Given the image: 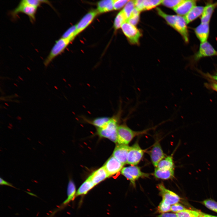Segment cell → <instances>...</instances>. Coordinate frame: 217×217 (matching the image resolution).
<instances>
[{"label": "cell", "mask_w": 217, "mask_h": 217, "mask_svg": "<svg viewBox=\"0 0 217 217\" xmlns=\"http://www.w3.org/2000/svg\"><path fill=\"white\" fill-rule=\"evenodd\" d=\"M122 113V110L120 108L105 126L98 128V133L100 137L107 138L115 143L117 142L118 122Z\"/></svg>", "instance_id": "cell-1"}, {"label": "cell", "mask_w": 217, "mask_h": 217, "mask_svg": "<svg viewBox=\"0 0 217 217\" xmlns=\"http://www.w3.org/2000/svg\"><path fill=\"white\" fill-rule=\"evenodd\" d=\"M143 132L134 131L125 124L119 125L117 131V142L119 144L127 145L135 136Z\"/></svg>", "instance_id": "cell-2"}, {"label": "cell", "mask_w": 217, "mask_h": 217, "mask_svg": "<svg viewBox=\"0 0 217 217\" xmlns=\"http://www.w3.org/2000/svg\"><path fill=\"white\" fill-rule=\"evenodd\" d=\"M72 40L70 39L61 38L55 41L44 64L47 66L56 56L61 53Z\"/></svg>", "instance_id": "cell-3"}, {"label": "cell", "mask_w": 217, "mask_h": 217, "mask_svg": "<svg viewBox=\"0 0 217 217\" xmlns=\"http://www.w3.org/2000/svg\"><path fill=\"white\" fill-rule=\"evenodd\" d=\"M121 173L129 180L133 186H135V181L140 178H147L149 175L141 171L140 168L135 165L125 167L122 169Z\"/></svg>", "instance_id": "cell-4"}, {"label": "cell", "mask_w": 217, "mask_h": 217, "mask_svg": "<svg viewBox=\"0 0 217 217\" xmlns=\"http://www.w3.org/2000/svg\"><path fill=\"white\" fill-rule=\"evenodd\" d=\"M121 28L123 33L131 43L133 44H139L141 33L135 26L125 22Z\"/></svg>", "instance_id": "cell-5"}, {"label": "cell", "mask_w": 217, "mask_h": 217, "mask_svg": "<svg viewBox=\"0 0 217 217\" xmlns=\"http://www.w3.org/2000/svg\"><path fill=\"white\" fill-rule=\"evenodd\" d=\"M217 56L216 51L208 42L200 43L198 50L193 56V60L197 61L201 58L212 56Z\"/></svg>", "instance_id": "cell-6"}, {"label": "cell", "mask_w": 217, "mask_h": 217, "mask_svg": "<svg viewBox=\"0 0 217 217\" xmlns=\"http://www.w3.org/2000/svg\"><path fill=\"white\" fill-rule=\"evenodd\" d=\"M144 152L137 142L130 147L128 154L127 163L132 165H137L140 161Z\"/></svg>", "instance_id": "cell-7"}, {"label": "cell", "mask_w": 217, "mask_h": 217, "mask_svg": "<svg viewBox=\"0 0 217 217\" xmlns=\"http://www.w3.org/2000/svg\"><path fill=\"white\" fill-rule=\"evenodd\" d=\"M37 8L19 3L17 6L11 12V15L14 19L16 17L18 14L22 13L28 15L32 22H33L35 20V14Z\"/></svg>", "instance_id": "cell-8"}, {"label": "cell", "mask_w": 217, "mask_h": 217, "mask_svg": "<svg viewBox=\"0 0 217 217\" xmlns=\"http://www.w3.org/2000/svg\"><path fill=\"white\" fill-rule=\"evenodd\" d=\"M157 188L162 200L171 205L178 203L180 200L179 197L174 192L166 189L162 183L159 184Z\"/></svg>", "instance_id": "cell-9"}, {"label": "cell", "mask_w": 217, "mask_h": 217, "mask_svg": "<svg viewBox=\"0 0 217 217\" xmlns=\"http://www.w3.org/2000/svg\"><path fill=\"white\" fill-rule=\"evenodd\" d=\"M99 14L97 10H92L86 14L76 25L75 36L85 29Z\"/></svg>", "instance_id": "cell-10"}, {"label": "cell", "mask_w": 217, "mask_h": 217, "mask_svg": "<svg viewBox=\"0 0 217 217\" xmlns=\"http://www.w3.org/2000/svg\"><path fill=\"white\" fill-rule=\"evenodd\" d=\"M187 24L184 17L177 15L174 28L181 34L185 42L187 43L189 41V35Z\"/></svg>", "instance_id": "cell-11"}, {"label": "cell", "mask_w": 217, "mask_h": 217, "mask_svg": "<svg viewBox=\"0 0 217 217\" xmlns=\"http://www.w3.org/2000/svg\"><path fill=\"white\" fill-rule=\"evenodd\" d=\"M150 155L152 164L155 168L157 167L159 162L166 157L158 141L156 142L153 146Z\"/></svg>", "instance_id": "cell-12"}, {"label": "cell", "mask_w": 217, "mask_h": 217, "mask_svg": "<svg viewBox=\"0 0 217 217\" xmlns=\"http://www.w3.org/2000/svg\"><path fill=\"white\" fill-rule=\"evenodd\" d=\"M130 147L127 145L118 144L114 151L113 156L123 165L127 163V156Z\"/></svg>", "instance_id": "cell-13"}, {"label": "cell", "mask_w": 217, "mask_h": 217, "mask_svg": "<svg viewBox=\"0 0 217 217\" xmlns=\"http://www.w3.org/2000/svg\"><path fill=\"white\" fill-rule=\"evenodd\" d=\"M124 165L113 156L110 157L104 166L109 176L122 170Z\"/></svg>", "instance_id": "cell-14"}, {"label": "cell", "mask_w": 217, "mask_h": 217, "mask_svg": "<svg viewBox=\"0 0 217 217\" xmlns=\"http://www.w3.org/2000/svg\"><path fill=\"white\" fill-rule=\"evenodd\" d=\"M197 1L183 0L182 1L173 9L178 15L185 16L196 5Z\"/></svg>", "instance_id": "cell-15"}, {"label": "cell", "mask_w": 217, "mask_h": 217, "mask_svg": "<svg viewBox=\"0 0 217 217\" xmlns=\"http://www.w3.org/2000/svg\"><path fill=\"white\" fill-rule=\"evenodd\" d=\"M194 30L201 43L207 41L209 33V23H201L194 29Z\"/></svg>", "instance_id": "cell-16"}, {"label": "cell", "mask_w": 217, "mask_h": 217, "mask_svg": "<svg viewBox=\"0 0 217 217\" xmlns=\"http://www.w3.org/2000/svg\"><path fill=\"white\" fill-rule=\"evenodd\" d=\"M109 176L103 166L93 172L88 178L95 186Z\"/></svg>", "instance_id": "cell-17"}, {"label": "cell", "mask_w": 217, "mask_h": 217, "mask_svg": "<svg viewBox=\"0 0 217 217\" xmlns=\"http://www.w3.org/2000/svg\"><path fill=\"white\" fill-rule=\"evenodd\" d=\"M217 7V2L214 3L207 4L204 7L203 13L201 17V22L209 23L215 9Z\"/></svg>", "instance_id": "cell-18"}, {"label": "cell", "mask_w": 217, "mask_h": 217, "mask_svg": "<svg viewBox=\"0 0 217 217\" xmlns=\"http://www.w3.org/2000/svg\"><path fill=\"white\" fill-rule=\"evenodd\" d=\"M204 7L195 6L184 16V17L187 24L194 21L201 16L204 11Z\"/></svg>", "instance_id": "cell-19"}, {"label": "cell", "mask_w": 217, "mask_h": 217, "mask_svg": "<svg viewBox=\"0 0 217 217\" xmlns=\"http://www.w3.org/2000/svg\"><path fill=\"white\" fill-rule=\"evenodd\" d=\"M153 175L158 179L168 180L172 178L174 176V169L162 170L155 168Z\"/></svg>", "instance_id": "cell-20"}, {"label": "cell", "mask_w": 217, "mask_h": 217, "mask_svg": "<svg viewBox=\"0 0 217 217\" xmlns=\"http://www.w3.org/2000/svg\"><path fill=\"white\" fill-rule=\"evenodd\" d=\"M114 9L113 0H104L97 4V9L99 14L111 11Z\"/></svg>", "instance_id": "cell-21"}, {"label": "cell", "mask_w": 217, "mask_h": 217, "mask_svg": "<svg viewBox=\"0 0 217 217\" xmlns=\"http://www.w3.org/2000/svg\"><path fill=\"white\" fill-rule=\"evenodd\" d=\"M67 198L64 201L61 206H64L73 200L76 196V187L74 182L70 180L68 183L67 190Z\"/></svg>", "instance_id": "cell-22"}, {"label": "cell", "mask_w": 217, "mask_h": 217, "mask_svg": "<svg viewBox=\"0 0 217 217\" xmlns=\"http://www.w3.org/2000/svg\"><path fill=\"white\" fill-rule=\"evenodd\" d=\"M156 168L162 170L174 169V164L172 156H169L166 157L159 162Z\"/></svg>", "instance_id": "cell-23"}, {"label": "cell", "mask_w": 217, "mask_h": 217, "mask_svg": "<svg viewBox=\"0 0 217 217\" xmlns=\"http://www.w3.org/2000/svg\"><path fill=\"white\" fill-rule=\"evenodd\" d=\"M95 185L88 178L80 186L76 192V196L86 194Z\"/></svg>", "instance_id": "cell-24"}, {"label": "cell", "mask_w": 217, "mask_h": 217, "mask_svg": "<svg viewBox=\"0 0 217 217\" xmlns=\"http://www.w3.org/2000/svg\"><path fill=\"white\" fill-rule=\"evenodd\" d=\"M156 10L159 15L164 19L168 24L174 28L177 15H172L166 14L158 8H156Z\"/></svg>", "instance_id": "cell-25"}, {"label": "cell", "mask_w": 217, "mask_h": 217, "mask_svg": "<svg viewBox=\"0 0 217 217\" xmlns=\"http://www.w3.org/2000/svg\"><path fill=\"white\" fill-rule=\"evenodd\" d=\"M127 19L122 10L116 15L114 23V27L115 30L121 27L122 24L126 21Z\"/></svg>", "instance_id": "cell-26"}, {"label": "cell", "mask_w": 217, "mask_h": 217, "mask_svg": "<svg viewBox=\"0 0 217 217\" xmlns=\"http://www.w3.org/2000/svg\"><path fill=\"white\" fill-rule=\"evenodd\" d=\"M110 118H111L107 117H99L93 119L91 121V123L98 128H100L105 126Z\"/></svg>", "instance_id": "cell-27"}, {"label": "cell", "mask_w": 217, "mask_h": 217, "mask_svg": "<svg viewBox=\"0 0 217 217\" xmlns=\"http://www.w3.org/2000/svg\"><path fill=\"white\" fill-rule=\"evenodd\" d=\"M135 8L134 0H129L124 6L122 11L127 19V20L130 16Z\"/></svg>", "instance_id": "cell-28"}, {"label": "cell", "mask_w": 217, "mask_h": 217, "mask_svg": "<svg viewBox=\"0 0 217 217\" xmlns=\"http://www.w3.org/2000/svg\"><path fill=\"white\" fill-rule=\"evenodd\" d=\"M176 214L178 217H199L201 214L196 211L186 209Z\"/></svg>", "instance_id": "cell-29"}, {"label": "cell", "mask_w": 217, "mask_h": 217, "mask_svg": "<svg viewBox=\"0 0 217 217\" xmlns=\"http://www.w3.org/2000/svg\"><path fill=\"white\" fill-rule=\"evenodd\" d=\"M140 12L135 8L133 10L130 16L126 22L135 26L139 21Z\"/></svg>", "instance_id": "cell-30"}, {"label": "cell", "mask_w": 217, "mask_h": 217, "mask_svg": "<svg viewBox=\"0 0 217 217\" xmlns=\"http://www.w3.org/2000/svg\"><path fill=\"white\" fill-rule=\"evenodd\" d=\"M161 0H143L144 10H150L162 4Z\"/></svg>", "instance_id": "cell-31"}, {"label": "cell", "mask_w": 217, "mask_h": 217, "mask_svg": "<svg viewBox=\"0 0 217 217\" xmlns=\"http://www.w3.org/2000/svg\"><path fill=\"white\" fill-rule=\"evenodd\" d=\"M76 30V25L71 26L63 33L61 38L70 39L73 40L75 37Z\"/></svg>", "instance_id": "cell-32"}, {"label": "cell", "mask_w": 217, "mask_h": 217, "mask_svg": "<svg viewBox=\"0 0 217 217\" xmlns=\"http://www.w3.org/2000/svg\"><path fill=\"white\" fill-rule=\"evenodd\" d=\"M171 205L162 200L158 206V209L162 213H166L171 211Z\"/></svg>", "instance_id": "cell-33"}, {"label": "cell", "mask_w": 217, "mask_h": 217, "mask_svg": "<svg viewBox=\"0 0 217 217\" xmlns=\"http://www.w3.org/2000/svg\"><path fill=\"white\" fill-rule=\"evenodd\" d=\"M183 0H162V4L164 6L173 9L180 4Z\"/></svg>", "instance_id": "cell-34"}, {"label": "cell", "mask_w": 217, "mask_h": 217, "mask_svg": "<svg viewBox=\"0 0 217 217\" xmlns=\"http://www.w3.org/2000/svg\"><path fill=\"white\" fill-rule=\"evenodd\" d=\"M203 204L208 208L217 212V202L211 199H207L203 202Z\"/></svg>", "instance_id": "cell-35"}, {"label": "cell", "mask_w": 217, "mask_h": 217, "mask_svg": "<svg viewBox=\"0 0 217 217\" xmlns=\"http://www.w3.org/2000/svg\"><path fill=\"white\" fill-rule=\"evenodd\" d=\"M47 1L38 0H23L20 1V3L38 7L42 3L46 2Z\"/></svg>", "instance_id": "cell-36"}, {"label": "cell", "mask_w": 217, "mask_h": 217, "mask_svg": "<svg viewBox=\"0 0 217 217\" xmlns=\"http://www.w3.org/2000/svg\"><path fill=\"white\" fill-rule=\"evenodd\" d=\"M129 0H113L114 9L119 10L125 5Z\"/></svg>", "instance_id": "cell-37"}, {"label": "cell", "mask_w": 217, "mask_h": 217, "mask_svg": "<svg viewBox=\"0 0 217 217\" xmlns=\"http://www.w3.org/2000/svg\"><path fill=\"white\" fill-rule=\"evenodd\" d=\"M185 209H186L182 205L178 203L172 205L171 206V211L177 213Z\"/></svg>", "instance_id": "cell-38"}, {"label": "cell", "mask_w": 217, "mask_h": 217, "mask_svg": "<svg viewBox=\"0 0 217 217\" xmlns=\"http://www.w3.org/2000/svg\"><path fill=\"white\" fill-rule=\"evenodd\" d=\"M143 0H134L135 8L140 12L144 10Z\"/></svg>", "instance_id": "cell-39"}, {"label": "cell", "mask_w": 217, "mask_h": 217, "mask_svg": "<svg viewBox=\"0 0 217 217\" xmlns=\"http://www.w3.org/2000/svg\"><path fill=\"white\" fill-rule=\"evenodd\" d=\"M157 217H178L176 213H162L158 215Z\"/></svg>", "instance_id": "cell-40"}, {"label": "cell", "mask_w": 217, "mask_h": 217, "mask_svg": "<svg viewBox=\"0 0 217 217\" xmlns=\"http://www.w3.org/2000/svg\"><path fill=\"white\" fill-rule=\"evenodd\" d=\"M207 87L217 92V84L211 81V83L206 84Z\"/></svg>", "instance_id": "cell-41"}, {"label": "cell", "mask_w": 217, "mask_h": 217, "mask_svg": "<svg viewBox=\"0 0 217 217\" xmlns=\"http://www.w3.org/2000/svg\"><path fill=\"white\" fill-rule=\"evenodd\" d=\"M0 184L2 185H6L16 188L14 186L11 184L4 180L1 177H0Z\"/></svg>", "instance_id": "cell-42"}, {"label": "cell", "mask_w": 217, "mask_h": 217, "mask_svg": "<svg viewBox=\"0 0 217 217\" xmlns=\"http://www.w3.org/2000/svg\"><path fill=\"white\" fill-rule=\"evenodd\" d=\"M203 217H213L212 215L207 214H206L202 213Z\"/></svg>", "instance_id": "cell-43"}, {"label": "cell", "mask_w": 217, "mask_h": 217, "mask_svg": "<svg viewBox=\"0 0 217 217\" xmlns=\"http://www.w3.org/2000/svg\"><path fill=\"white\" fill-rule=\"evenodd\" d=\"M199 217H203L202 213H201Z\"/></svg>", "instance_id": "cell-44"}, {"label": "cell", "mask_w": 217, "mask_h": 217, "mask_svg": "<svg viewBox=\"0 0 217 217\" xmlns=\"http://www.w3.org/2000/svg\"><path fill=\"white\" fill-rule=\"evenodd\" d=\"M213 217H217V216H213Z\"/></svg>", "instance_id": "cell-45"}]
</instances>
